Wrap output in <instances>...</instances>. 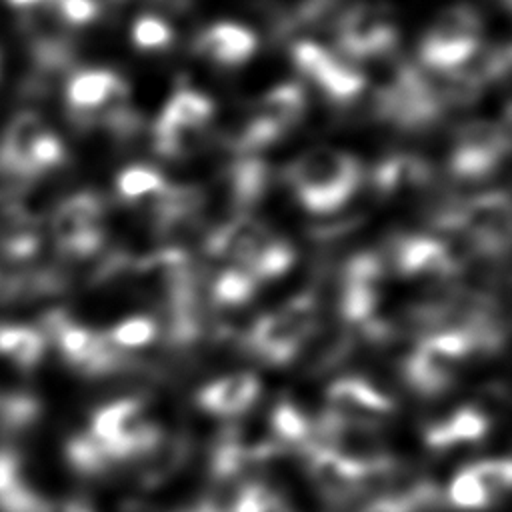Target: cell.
<instances>
[{"label":"cell","mask_w":512,"mask_h":512,"mask_svg":"<svg viewBox=\"0 0 512 512\" xmlns=\"http://www.w3.org/2000/svg\"><path fill=\"white\" fill-rule=\"evenodd\" d=\"M286 178L304 208L310 212H332L360 186L362 166L346 152L316 146L288 166Z\"/></svg>","instance_id":"cell-1"},{"label":"cell","mask_w":512,"mask_h":512,"mask_svg":"<svg viewBox=\"0 0 512 512\" xmlns=\"http://www.w3.org/2000/svg\"><path fill=\"white\" fill-rule=\"evenodd\" d=\"M258 392L260 382L252 372H236L200 390L198 402L212 416L238 418L254 406Z\"/></svg>","instance_id":"cell-2"},{"label":"cell","mask_w":512,"mask_h":512,"mask_svg":"<svg viewBox=\"0 0 512 512\" xmlns=\"http://www.w3.org/2000/svg\"><path fill=\"white\" fill-rule=\"evenodd\" d=\"M194 50L220 66H238L254 54L256 36L244 26L220 22L196 36Z\"/></svg>","instance_id":"cell-3"},{"label":"cell","mask_w":512,"mask_h":512,"mask_svg":"<svg viewBox=\"0 0 512 512\" xmlns=\"http://www.w3.org/2000/svg\"><path fill=\"white\" fill-rule=\"evenodd\" d=\"M128 94L120 76L110 70H84L68 86V100L76 114L84 120H94L96 108Z\"/></svg>","instance_id":"cell-4"},{"label":"cell","mask_w":512,"mask_h":512,"mask_svg":"<svg viewBox=\"0 0 512 512\" xmlns=\"http://www.w3.org/2000/svg\"><path fill=\"white\" fill-rule=\"evenodd\" d=\"M488 420L480 412V408L474 406H462L454 410L450 416H446L440 422H434L426 430V440L432 448H450L462 442L478 440L486 434Z\"/></svg>","instance_id":"cell-5"},{"label":"cell","mask_w":512,"mask_h":512,"mask_svg":"<svg viewBox=\"0 0 512 512\" xmlns=\"http://www.w3.org/2000/svg\"><path fill=\"white\" fill-rule=\"evenodd\" d=\"M306 112V92L300 84L288 82L270 90L258 108V116L264 118L280 136L296 126Z\"/></svg>","instance_id":"cell-6"},{"label":"cell","mask_w":512,"mask_h":512,"mask_svg":"<svg viewBox=\"0 0 512 512\" xmlns=\"http://www.w3.org/2000/svg\"><path fill=\"white\" fill-rule=\"evenodd\" d=\"M214 116V104L208 96L194 90H178L160 114V122L176 128L204 130Z\"/></svg>","instance_id":"cell-7"},{"label":"cell","mask_w":512,"mask_h":512,"mask_svg":"<svg viewBox=\"0 0 512 512\" xmlns=\"http://www.w3.org/2000/svg\"><path fill=\"white\" fill-rule=\"evenodd\" d=\"M314 82L336 104L352 102L364 88V76L354 64H346L336 54L318 72Z\"/></svg>","instance_id":"cell-8"},{"label":"cell","mask_w":512,"mask_h":512,"mask_svg":"<svg viewBox=\"0 0 512 512\" xmlns=\"http://www.w3.org/2000/svg\"><path fill=\"white\" fill-rule=\"evenodd\" d=\"M0 354L10 358L20 368H32L34 364H38V360L44 354V338L42 334L30 328H20V326L2 328Z\"/></svg>","instance_id":"cell-9"},{"label":"cell","mask_w":512,"mask_h":512,"mask_svg":"<svg viewBox=\"0 0 512 512\" xmlns=\"http://www.w3.org/2000/svg\"><path fill=\"white\" fill-rule=\"evenodd\" d=\"M448 500L462 510H480L494 504L474 466L458 470L448 486Z\"/></svg>","instance_id":"cell-10"},{"label":"cell","mask_w":512,"mask_h":512,"mask_svg":"<svg viewBox=\"0 0 512 512\" xmlns=\"http://www.w3.org/2000/svg\"><path fill=\"white\" fill-rule=\"evenodd\" d=\"M256 280L246 270L234 266L222 270L212 284V298L218 306H240L254 294Z\"/></svg>","instance_id":"cell-11"},{"label":"cell","mask_w":512,"mask_h":512,"mask_svg":"<svg viewBox=\"0 0 512 512\" xmlns=\"http://www.w3.org/2000/svg\"><path fill=\"white\" fill-rule=\"evenodd\" d=\"M164 186H166L164 176L158 170H154L150 166H142V164L122 170L116 178V188H118L120 196L126 200L156 196L164 190Z\"/></svg>","instance_id":"cell-12"},{"label":"cell","mask_w":512,"mask_h":512,"mask_svg":"<svg viewBox=\"0 0 512 512\" xmlns=\"http://www.w3.org/2000/svg\"><path fill=\"white\" fill-rule=\"evenodd\" d=\"M160 332V324L150 316H132L124 322L116 324L108 338L114 346L126 350V348H140L150 344Z\"/></svg>","instance_id":"cell-13"},{"label":"cell","mask_w":512,"mask_h":512,"mask_svg":"<svg viewBox=\"0 0 512 512\" xmlns=\"http://www.w3.org/2000/svg\"><path fill=\"white\" fill-rule=\"evenodd\" d=\"M132 40L140 50H162L172 42V30L160 16L142 14L132 24Z\"/></svg>","instance_id":"cell-14"},{"label":"cell","mask_w":512,"mask_h":512,"mask_svg":"<svg viewBox=\"0 0 512 512\" xmlns=\"http://www.w3.org/2000/svg\"><path fill=\"white\" fill-rule=\"evenodd\" d=\"M38 416V404L30 396L12 394L0 400V424L6 430H22Z\"/></svg>","instance_id":"cell-15"},{"label":"cell","mask_w":512,"mask_h":512,"mask_svg":"<svg viewBox=\"0 0 512 512\" xmlns=\"http://www.w3.org/2000/svg\"><path fill=\"white\" fill-rule=\"evenodd\" d=\"M334 54L326 48H322L320 44L316 42H310V40H302V42H296L294 48H292V60L296 64V68L308 76L310 80H314L318 76V72L328 64V60L332 58Z\"/></svg>","instance_id":"cell-16"},{"label":"cell","mask_w":512,"mask_h":512,"mask_svg":"<svg viewBox=\"0 0 512 512\" xmlns=\"http://www.w3.org/2000/svg\"><path fill=\"white\" fill-rule=\"evenodd\" d=\"M22 482L18 456L12 450H0V498L10 494Z\"/></svg>","instance_id":"cell-17"},{"label":"cell","mask_w":512,"mask_h":512,"mask_svg":"<svg viewBox=\"0 0 512 512\" xmlns=\"http://www.w3.org/2000/svg\"><path fill=\"white\" fill-rule=\"evenodd\" d=\"M56 2L60 6L62 16L74 24L90 22L98 14L96 0H56Z\"/></svg>","instance_id":"cell-18"},{"label":"cell","mask_w":512,"mask_h":512,"mask_svg":"<svg viewBox=\"0 0 512 512\" xmlns=\"http://www.w3.org/2000/svg\"><path fill=\"white\" fill-rule=\"evenodd\" d=\"M262 512H292V510H290V506L282 498L272 494L270 500L266 502V506L262 508Z\"/></svg>","instance_id":"cell-19"},{"label":"cell","mask_w":512,"mask_h":512,"mask_svg":"<svg viewBox=\"0 0 512 512\" xmlns=\"http://www.w3.org/2000/svg\"><path fill=\"white\" fill-rule=\"evenodd\" d=\"M12 2H16V4H30V2H36V0H12Z\"/></svg>","instance_id":"cell-20"}]
</instances>
